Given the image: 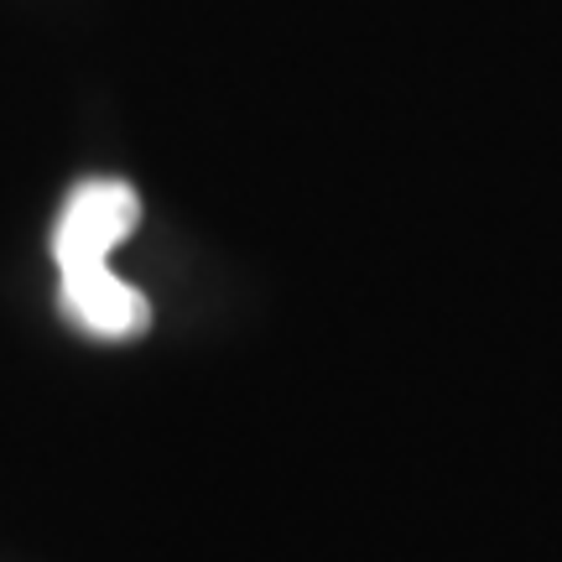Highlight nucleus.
<instances>
[{"label":"nucleus","instance_id":"obj_1","mask_svg":"<svg viewBox=\"0 0 562 562\" xmlns=\"http://www.w3.org/2000/svg\"><path fill=\"white\" fill-rule=\"evenodd\" d=\"M140 224V193L121 178L74 188L53 229V261L63 277V313L94 339H136L151 323V307L131 281L110 271V250L131 240Z\"/></svg>","mask_w":562,"mask_h":562}]
</instances>
